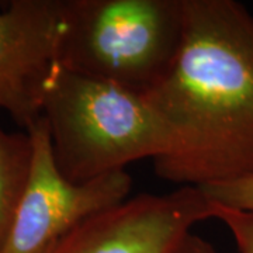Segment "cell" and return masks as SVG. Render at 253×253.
Segmentation results:
<instances>
[{
    "instance_id": "1",
    "label": "cell",
    "mask_w": 253,
    "mask_h": 253,
    "mask_svg": "<svg viewBox=\"0 0 253 253\" xmlns=\"http://www.w3.org/2000/svg\"><path fill=\"white\" fill-rule=\"evenodd\" d=\"M172 145L155 173L180 187L253 174V14L235 0H184L180 52L145 96Z\"/></svg>"
},
{
    "instance_id": "2",
    "label": "cell",
    "mask_w": 253,
    "mask_h": 253,
    "mask_svg": "<svg viewBox=\"0 0 253 253\" xmlns=\"http://www.w3.org/2000/svg\"><path fill=\"white\" fill-rule=\"evenodd\" d=\"M41 117L59 172L76 184L144 158L155 161L172 145L168 126L144 96L59 63L46 82Z\"/></svg>"
},
{
    "instance_id": "3",
    "label": "cell",
    "mask_w": 253,
    "mask_h": 253,
    "mask_svg": "<svg viewBox=\"0 0 253 253\" xmlns=\"http://www.w3.org/2000/svg\"><path fill=\"white\" fill-rule=\"evenodd\" d=\"M184 36V0H65L58 63L146 96L169 75Z\"/></svg>"
},
{
    "instance_id": "4",
    "label": "cell",
    "mask_w": 253,
    "mask_h": 253,
    "mask_svg": "<svg viewBox=\"0 0 253 253\" xmlns=\"http://www.w3.org/2000/svg\"><path fill=\"white\" fill-rule=\"evenodd\" d=\"M27 132L33 146L31 168L1 253H41L84 218L128 199L132 189L126 170L81 184L66 180L55 163L44 118Z\"/></svg>"
},
{
    "instance_id": "5",
    "label": "cell",
    "mask_w": 253,
    "mask_h": 253,
    "mask_svg": "<svg viewBox=\"0 0 253 253\" xmlns=\"http://www.w3.org/2000/svg\"><path fill=\"white\" fill-rule=\"evenodd\" d=\"M217 212L200 187L138 194L84 218L41 253H173L193 226Z\"/></svg>"
},
{
    "instance_id": "6",
    "label": "cell",
    "mask_w": 253,
    "mask_h": 253,
    "mask_svg": "<svg viewBox=\"0 0 253 253\" xmlns=\"http://www.w3.org/2000/svg\"><path fill=\"white\" fill-rule=\"evenodd\" d=\"M65 0H10L0 10V111L27 131L58 65Z\"/></svg>"
},
{
    "instance_id": "7",
    "label": "cell",
    "mask_w": 253,
    "mask_h": 253,
    "mask_svg": "<svg viewBox=\"0 0 253 253\" xmlns=\"http://www.w3.org/2000/svg\"><path fill=\"white\" fill-rule=\"evenodd\" d=\"M33 146L27 131L0 126V253L9 238L31 168Z\"/></svg>"
},
{
    "instance_id": "8",
    "label": "cell",
    "mask_w": 253,
    "mask_h": 253,
    "mask_svg": "<svg viewBox=\"0 0 253 253\" xmlns=\"http://www.w3.org/2000/svg\"><path fill=\"white\" fill-rule=\"evenodd\" d=\"M218 206L253 214V174L200 187Z\"/></svg>"
},
{
    "instance_id": "9",
    "label": "cell",
    "mask_w": 253,
    "mask_h": 253,
    "mask_svg": "<svg viewBox=\"0 0 253 253\" xmlns=\"http://www.w3.org/2000/svg\"><path fill=\"white\" fill-rule=\"evenodd\" d=\"M217 219L224 222L239 253H253V214L218 206Z\"/></svg>"
},
{
    "instance_id": "10",
    "label": "cell",
    "mask_w": 253,
    "mask_h": 253,
    "mask_svg": "<svg viewBox=\"0 0 253 253\" xmlns=\"http://www.w3.org/2000/svg\"><path fill=\"white\" fill-rule=\"evenodd\" d=\"M173 253H217V251L207 239L191 232L181 241Z\"/></svg>"
}]
</instances>
